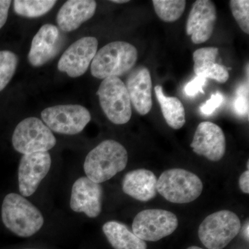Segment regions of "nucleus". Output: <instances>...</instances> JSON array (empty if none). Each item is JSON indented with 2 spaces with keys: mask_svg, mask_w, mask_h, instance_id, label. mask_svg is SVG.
Instances as JSON below:
<instances>
[{
  "mask_svg": "<svg viewBox=\"0 0 249 249\" xmlns=\"http://www.w3.org/2000/svg\"><path fill=\"white\" fill-rule=\"evenodd\" d=\"M157 178L150 170H132L124 175L122 181L124 193L137 200L148 201L157 195Z\"/></svg>",
  "mask_w": 249,
  "mask_h": 249,
  "instance_id": "obj_18",
  "label": "nucleus"
},
{
  "mask_svg": "<svg viewBox=\"0 0 249 249\" xmlns=\"http://www.w3.org/2000/svg\"><path fill=\"white\" fill-rule=\"evenodd\" d=\"M155 91L167 124L173 129H181L186 124V112L182 103L177 97L165 96L160 85L155 87Z\"/></svg>",
  "mask_w": 249,
  "mask_h": 249,
  "instance_id": "obj_20",
  "label": "nucleus"
},
{
  "mask_svg": "<svg viewBox=\"0 0 249 249\" xmlns=\"http://www.w3.org/2000/svg\"><path fill=\"white\" fill-rule=\"evenodd\" d=\"M156 14L165 22H173L182 16L186 9L184 0H153Z\"/></svg>",
  "mask_w": 249,
  "mask_h": 249,
  "instance_id": "obj_22",
  "label": "nucleus"
},
{
  "mask_svg": "<svg viewBox=\"0 0 249 249\" xmlns=\"http://www.w3.org/2000/svg\"><path fill=\"white\" fill-rule=\"evenodd\" d=\"M232 16L239 27L245 34H249V1L231 0L229 2Z\"/></svg>",
  "mask_w": 249,
  "mask_h": 249,
  "instance_id": "obj_25",
  "label": "nucleus"
},
{
  "mask_svg": "<svg viewBox=\"0 0 249 249\" xmlns=\"http://www.w3.org/2000/svg\"><path fill=\"white\" fill-rule=\"evenodd\" d=\"M11 2L10 0H0V29L4 27L7 20Z\"/></svg>",
  "mask_w": 249,
  "mask_h": 249,
  "instance_id": "obj_30",
  "label": "nucleus"
},
{
  "mask_svg": "<svg viewBox=\"0 0 249 249\" xmlns=\"http://www.w3.org/2000/svg\"><path fill=\"white\" fill-rule=\"evenodd\" d=\"M62 37L53 24H44L33 38L28 60L32 66L39 67L53 59L60 51Z\"/></svg>",
  "mask_w": 249,
  "mask_h": 249,
  "instance_id": "obj_15",
  "label": "nucleus"
},
{
  "mask_svg": "<svg viewBox=\"0 0 249 249\" xmlns=\"http://www.w3.org/2000/svg\"><path fill=\"white\" fill-rule=\"evenodd\" d=\"M239 186L241 191L246 194L249 193V170H246L240 175L239 179Z\"/></svg>",
  "mask_w": 249,
  "mask_h": 249,
  "instance_id": "obj_31",
  "label": "nucleus"
},
{
  "mask_svg": "<svg viewBox=\"0 0 249 249\" xmlns=\"http://www.w3.org/2000/svg\"><path fill=\"white\" fill-rule=\"evenodd\" d=\"M103 188L87 177L75 181L71 190L70 206L72 211L84 213L90 218L97 217L102 211Z\"/></svg>",
  "mask_w": 249,
  "mask_h": 249,
  "instance_id": "obj_13",
  "label": "nucleus"
},
{
  "mask_svg": "<svg viewBox=\"0 0 249 249\" xmlns=\"http://www.w3.org/2000/svg\"><path fill=\"white\" fill-rule=\"evenodd\" d=\"M157 193L167 201L187 204L201 196L203 183L200 178L188 170L173 168L165 170L157 179Z\"/></svg>",
  "mask_w": 249,
  "mask_h": 249,
  "instance_id": "obj_4",
  "label": "nucleus"
},
{
  "mask_svg": "<svg viewBox=\"0 0 249 249\" xmlns=\"http://www.w3.org/2000/svg\"><path fill=\"white\" fill-rule=\"evenodd\" d=\"M127 161L128 155L124 145L116 141L106 140L87 155L85 173L93 182L101 183L123 171Z\"/></svg>",
  "mask_w": 249,
  "mask_h": 249,
  "instance_id": "obj_1",
  "label": "nucleus"
},
{
  "mask_svg": "<svg viewBox=\"0 0 249 249\" xmlns=\"http://www.w3.org/2000/svg\"><path fill=\"white\" fill-rule=\"evenodd\" d=\"M245 232L246 237H247V240H249V223H247L246 226Z\"/></svg>",
  "mask_w": 249,
  "mask_h": 249,
  "instance_id": "obj_33",
  "label": "nucleus"
},
{
  "mask_svg": "<svg viewBox=\"0 0 249 249\" xmlns=\"http://www.w3.org/2000/svg\"><path fill=\"white\" fill-rule=\"evenodd\" d=\"M218 53L219 49L216 47H204L194 52V71L196 76L200 75L206 69L215 63Z\"/></svg>",
  "mask_w": 249,
  "mask_h": 249,
  "instance_id": "obj_24",
  "label": "nucleus"
},
{
  "mask_svg": "<svg viewBox=\"0 0 249 249\" xmlns=\"http://www.w3.org/2000/svg\"><path fill=\"white\" fill-rule=\"evenodd\" d=\"M100 105L107 119L116 124H127L132 117V104L124 82L118 77L103 80L97 91Z\"/></svg>",
  "mask_w": 249,
  "mask_h": 249,
  "instance_id": "obj_6",
  "label": "nucleus"
},
{
  "mask_svg": "<svg viewBox=\"0 0 249 249\" xmlns=\"http://www.w3.org/2000/svg\"><path fill=\"white\" fill-rule=\"evenodd\" d=\"M111 2L116 3V4H124V3L129 2L128 0H113Z\"/></svg>",
  "mask_w": 249,
  "mask_h": 249,
  "instance_id": "obj_32",
  "label": "nucleus"
},
{
  "mask_svg": "<svg viewBox=\"0 0 249 249\" xmlns=\"http://www.w3.org/2000/svg\"><path fill=\"white\" fill-rule=\"evenodd\" d=\"M178 225V217L173 213L163 209H147L136 215L132 232L145 242H157L171 235Z\"/></svg>",
  "mask_w": 249,
  "mask_h": 249,
  "instance_id": "obj_9",
  "label": "nucleus"
},
{
  "mask_svg": "<svg viewBox=\"0 0 249 249\" xmlns=\"http://www.w3.org/2000/svg\"><path fill=\"white\" fill-rule=\"evenodd\" d=\"M44 124L56 133L74 135L81 132L91 119L87 108L80 105H60L41 113Z\"/></svg>",
  "mask_w": 249,
  "mask_h": 249,
  "instance_id": "obj_8",
  "label": "nucleus"
},
{
  "mask_svg": "<svg viewBox=\"0 0 249 249\" xmlns=\"http://www.w3.org/2000/svg\"><path fill=\"white\" fill-rule=\"evenodd\" d=\"M229 68L215 62L209 68L206 69L200 75L206 77L207 79L210 78V79L215 80L218 83H224L229 80Z\"/></svg>",
  "mask_w": 249,
  "mask_h": 249,
  "instance_id": "obj_27",
  "label": "nucleus"
},
{
  "mask_svg": "<svg viewBox=\"0 0 249 249\" xmlns=\"http://www.w3.org/2000/svg\"><path fill=\"white\" fill-rule=\"evenodd\" d=\"M51 165L52 158L48 152L23 155L18 168V183L22 196H30L37 191Z\"/></svg>",
  "mask_w": 249,
  "mask_h": 249,
  "instance_id": "obj_11",
  "label": "nucleus"
},
{
  "mask_svg": "<svg viewBox=\"0 0 249 249\" xmlns=\"http://www.w3.org/2000/svg\"><path fill=\"white\" fill-rule=\"evenodd\" d=\"M1 219L5 227L22 237L34 235L44 224L40 211L24 196L16 193L5 196L1 206Z\"/></svg>",
  "mask_w": 249,
  "mask_h": 249,
  "instance_id": "obj_2",
  "label": "nucleus"
},
{
  "mask_svg": "<svg viewBox=\"0 0 249 249\" xmlns=\"http://www.w3.org/2000/svg\"><path fill=\"white\" fill-rule=\"evenodd\" d=\"M18 65L17 55L10 51H0V91L10 83Z\"/></svg>",
  "mask_w": 249,
  "mask_h": 249,
  "instance_id": "obj_23",
  "label": "nucleus"
},
{
  "mask_svg": "<svg viewBox=\"0 0 249 249\" xmlns=\"http://www.w3.org/2000/svg\"><path fill=\"white\" fill-rule=\"evenodd\" d=\"M56 1L52 0H16L15 12L25 18H38L50 11Z\"/></svg>",
  "mask_w": 249,
  "mask_h": 249,
  "instance_id": "obj_21",
  "label": "nucleus"
},
{
  "mask_svg": "<svg viewBox=\"0 0 249 249\" xmlns=\"http://www.w3.org/2000/svg\"><path fill=\"white\" fill-rule=\"evenodd\" d=\"M207 78L204 76L199 75L191 82L188 83L185 87V93L187 96L190 97H194L199 93H204L203 88L206 86Z\"/></svg>",
  "mask_w": 249,
  "mask_h": 249,
  "instance_id": "obj_28",
  "label": "nucleus"
},
{
  "mask_svg": "<svg viewBox=\"0 0 249 249\" xmlns=\"http://www.w3.org/2000/svg\"><path fill=\"white\" fill-rule=\"evenodd\" d=\"M16 151L22 154L48 152L56 144V139L43 121L36 117L24 119L16 126L12 136Z\"/></svg>",
  "mask_w": 249,
  "mask_h": 249,
  "instance_id": "obj_7",
  "label": "nucleus"
},
{
  "mask_svg": "<svg viewBox=\"0 0 249 249\" xmlns=\"http://www.w3.org/2000/svg\"><path fill=\"white\" fill-rule=\"evenodd\" d=\"M187 249H203L200 248V247H195V246H193V247H188Z\"/></svg>",
  "mask_w": 249,
  "mask_h": 249,
  "instance_id": "obj_34",
  "label": "nucleus"
},
{
  "mask_svg": "<svg viewBox=\"0 0 249 249\" xmlns=\"http://www.w3.org/2000/svg\"><path fill=\"white\" fill-rule=\"evenodd\" d=\"M234 109L239 116H249V82L242 83L237 88Z\"/></svg>",
  "mask_w": 249,
  "mask_h": 249,
  "instance_id": "obj_26",
  "label": "nucleus"
},
{
  "mask_svg": "<svg viewBox=\"0 0 249 249\" xmlns=\"http://www.w3.org/2000/svg\"><path fill=\"white\" fill-rule=\"evenodd\" d=\"M241 222L238 216L227 210L210 214L201 222L198 236L209 249H223L238 235Z\"/></svg>",
  "mask_w": 249,
  "mask_h": 249,
  "instance_id": "obj_5",
  "label": "nucleus"
},
{
  "mask_svg": "<svg viewBox=\"0 0 249 249\" xmlns=\"http://www.w3.org/2000/svg\"><path fill=\"white\" fill-rule=\"evenodd\" d=\"M125 86L134 109L140 115L148 114L152 107V78L148 69L140 66L131 71Z\"/></svg>",
  "mask_w": 249,
  "mask_h": 249,
  "instance_id": "obj_16",
  "label": "nucleus"
},
{
  "mask_svg": "<svg viewBox=\"0 0 249 249\" xmlns=\"http://www.w3.org/2000/svg\"><path fill=\"white\" fill-rule=\"evenodd\" d=\"M224 101V96L217 91L215 94H212L209 101H206L200 107L201 113L204 115H211L217 108L220 107Z\"/></svg>",
  "mask_w": 249,
  "mask_h": 249,
  "instance_id": "obj_29",
  "label": "nucleus"
},
{
  "mask_svg": "<svg viewBox=\"0 0 249 249\" xmlns=\"http://www.w3.org/2000/svg\"><path fill=\"white\" fill-rule=\"evenodd\" d=\"M138 58L134 46L124 41L105 45L95 55L91 63V75L98 79L123 76L130 71Z\"/></svg>",
  "mask_w": 249,
  "mask_h": 249,
  "instance_id": "obj_3",
  "label": "nucleus"
},
{
  "mask_svg": "<svg viewBox=\"0 0 249 249\" xmlns=\"http://www.w3.org/2000/svg\"></svg>",
  "mask_w": 249,
  "mask_h": 249,
  "instance_id": "obj_36",
  "label": "nucleus"
},
{
  "mask_svg": "<svg viewBox=\"0 0 249 249\" xmlns=\"http://www.w3.org/2000/svg\"><path fill=\"white\" fill-rule=\"evenodd\" d=\"M217 18L212 1L197 0L193 4L186 23V33L193 43H204L209 40L213 34Z\"/></svg>",
  "mask_w": 249,
  "mask_h": 249,
  "instance_id": "obj_14",
  "label": "nucleus"
},
{
  "mask_svg": "<svg viewBox=\"0 0 249 249\" xmlns=\"http://www.w3.org/2000/svg\"><path fill=\"white\" fill-rule=\"evenodd\" d=\"M98 42L94 37L88 36L76 41L67 49L59 60V71L71 78L83 76L97 53Z\"/></svg>",
  "mask_w": 249,
  "mask_h": 249,
  "instance_id": "obj_10",
  "label": "nucleus"
},
{
  "mask_svg": "<svg viewBox=\"0 0 249 249\" xmlns=\"http://www.w3.org/2000/svg\"><path fill=\"white\" fill-rule=\"evenodd\" d=\"M249 161L248 160V161H247V168H248V170H249Z\"/></svg>",
  "mask_w": 249,
  "mask_h": 249,
  "instance_id": "obj_35",
  "label": "nucleus"
},
{
  "mask_svg": "<svg viewBox=\"0 0 249 249\" xmlns=\"http://www.w3.org/2000/svg\"><path fill=\"white\" fill-rule=\"evenodd\" d=\"M93 0H70L65 3L57 14L58 27L65 32L76 30L82 24L89 20L96 12Z\"/></svg>",
  "mask_w": 249,
  "mask_h": 249,
  "instance_id": "obj_17",
  "label": "nucleus"
},
{
  "mask_svg": "<svg viewBox=\"0 0 249 249\" xmlns=\"http://www.w3.org/2000/svg\"><path fill=\"white\" fill-rule=\"evenodd\" d=\"M103 231L114 249H147L145 241L122 223L109 221L103 225Z\"/></svg>",
  "mask_w": 249,
  "mask_h": 249,
  "instance_id": "obj_19",
  "label": "nucleus"
},
{
  "mask_svg": "<svg viewBox=\"0 0 249 249\" xmlns=\"http://www.w3.org/2000/svg\"><path fill=\"white\" fill-rule=\"evenodd\" d=\"M191 147L196 155L212 161H218L225 155V135L219 125L205 121L196 127Z\"/></svg>",
  "mask_w": 249,
  "mask_h": 249,
  "instance_id": "obj_12",
  "label": "nucleus"
}]
</instances>
